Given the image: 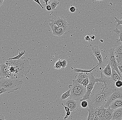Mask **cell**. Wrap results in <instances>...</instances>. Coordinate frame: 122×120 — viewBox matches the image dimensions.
Instances as JSON below:
<instances>
[{
    "label": "cell",
    "instance_id": "21",
    "mask_svg": "<svg viewBox=\"0 0 122 120\" xmlns=\"http://www.w3.org/2000/svg\"><path fill=\"white\" fill-rule=\"evenodd\" d=\"M99 66L98 64L94 68H93L92 69H90V70H85V69H81L79 68H75L74 69L73 71L74 72H77V73H85L88 74L89 73H91L93 70H94L95 69L96 67Z\"/></svg>",
    "mask_w": 122,
    "mask_h": 120
},
{
    "label": "cell",
    "instance_id": "10",
    "mask_svg": "<svg viewBox=\"0 0 122 120\" xmlns=\"http://www.w3.org/2000/svg\"><path fill=\"white\" fill-rule=\"evenodd\" d=\"M92 50L93 53L98 61V65L101 68H103L104 64L101 54V51L98 46H95L92 47Z\"/></svg>",
    "mask_w": 122,
    "mask_h": 120
},
{
    "label": "cell",
    "instance_id": "41",
    "mask_svg": "<svg viewBox=\"0 0 122 120\" xmlns=\"http://www.w3.org/2000/svg\"><path fill=\"white\" fill-rule=\"evenodd\" d=\"M43 0L44 3L46 4V6H47L48 5V4H47V2H48V1H49L50 0Z\"/></svg>",
    "mask_w": 122,
    "mask_h": 120
},
{
    "label": "cell",
    "instance_id": "2",
    "mask_svg": "<svg viewBox=\"0 0 122 120\" xmlns=\"http://www.w3.org/2000/svg\"><path fill=\"white\" fill-rule=\"evenodd\" d=\"M5 64L9 67L14 79H20L24 77L31 69L30 62L25 57H22L19 60H8Z\"/></svg>",
    "mask_w": 122,
    "mask_h": 120
},
{
    "label": "cell",
    "instance_id": "32",
    "mask_svg": "<svg viewBox=\"0 0 122 120\" xmlns=\"http://www.w3.org/2000/svg\"><path fill=\"white\" fill-rule=\"evenodd\" d=\"M114 19L115 20V23H117V25H116V28H118V27L120 25H122V20H119L116 17H114Z\"/></svg>",
    "mask_w": 122,
    "mask_h": 120
},
{
    "label": "cell",
    "instance_id": "5",
    "mask_svg": "<svg viewBox=\"0 0 122 120\" xmlns=\"http://www.w3.org/2000/svg\"><path fill=\"white\" fill-rule=\"evenodd\" d=\"M87 74L88 76L90 82L88 86L87 87V92L83 96V98L80 100V101L81 102L84 100H88L90 99L91 93L96 83L100 82L101 81L100 78H95L94 76L92 73H89Z\"/></svg>",
    "mask_w": 122,
    "mask_h": 120
},
{
    "label": "cell",
    "instance_id": "38",
    "mask_svg": "<svg viewBox=\"0 0 122 120\" xmlns=\"http://www.w3.org/2000/svg\"><path fill=\"white\" fill-rule=\"evenodd\" d=\"M46 9L47 11H51L52 10V7L50 5H47L46 7Z\"/></svg>",
    "mask_w": 122,
    "mask_h": 120
},
{
    "label": "cell",
    "instance_id": "31",
    "mask_svg": "<svg viewBox=\"0 0 122 120\" xmlns=\"http://www.w3.org/2000/svg\"><path fill=\"white\" fill-rule=\"evenodd\" d=\"M67 60L65 59V60H63V61H61V65L62 66V69H65L66 67L67 66Z\"/></svg>",
    "mask_w": 122,
    "mask_h": 120
},
{
    "label": "cell",
    "instance_id": "36",
    "mask_svg": "<svg viewBox=\"0 0 122 120\" xmlns=\"http://www.w3.org/2000/svg\"><path fill=\"white\" fill-rule=\"evenodd\" d=\"M61 104H62V106H63V107L64 108H65V110L66 112L70 111V109H69V108L68 107L65 106V105H64V104H63V103H62ZM70 112H71V111H70Z\"/></svg>",
    "mask_w": 122,
    "mask_h": 120
},
{
    "label": "cell",
    "instance_id": "18",
    "mask_svg": "<svg viewBox=\"0 0 122 120\" xmlns=\"http://www.w3.org/2000/svg\"><path fill=\"white\" fill-rule=\"evenodd\" d=\"M114 110L111 109V108L109 106L106 109L105 111V116H104V119L105 120H111L113 116Z\"/></svg>",
    "mask_w": 122,
    "mask_h": 120
},
{
    "label": "cell",
    "instance_id": "44",
    "mask_svg": "<svg viewBox=\"0 0 122 120\" xmlns=\"http://www.w3.org/2000/svg\"><path fill=\"white\" fill-rule=\"evenodd\" d=\"M100 41L101 42H103L104 41L103 40H102V39H101V40H100Z\"/></svg>",
    "mask_w": 122,
    "mask_h": 120
},
{
    "label": "cell",
    "instance_id": "29",
    "mask_svg": "<svg viewBox=\"0 0 122 120\" xmlns=\"http://www.w3.org/2000/svg\"><path fill=\"white\" fill-rule=\"evenodd\" d=\"M81 106L83 108H85L88 106V101L86 100H84L81 102Z\"/></svg>",
    "mask_w": 122,
    "mask_h": 120
},
{
    "label": "cell",
    "instance_id": "8",
    "mask_svg": "<svg viewBox=\"0 0 122 120\" xmlns=\"http://www.w3.org/2000/svg\"><path fill=\"white\" fill-rule=\"evenodd\" d=\"M51 22L49 24V25H56L58 27L64 28L66 31L67 30L68 28V23L66 20L64 18L60 17H55L50 20Z\"/></svg>",
    "mask_w": 122,
    "mask_h": 120
},
{
    "label": "cell",
    "instance_id": "42",
    "mask_svg": "<svg viewBox=\"0 0 122 120\" xmlns=\"http://www.w3.org/2000/svg\"><path fill=\"white\" fill-rule=\"evenodd\" d=\"M91 39V40H93L95 39V37L94 35H92V36H90Z\"/></svg>",
    "mask_w": 122,
    "mask_h": 120
},
{
    "label": "cell",
    "instance_id": "40",
    "mask_svg": "<svg viewBox=\"0 0 122 120\" xmlns=\"http://www.w3.org/2000/svg\"><path fill=\"white\" fill-rule=\"evenodd\" d=\"M0 120H5V119L4 116L3 115H0Z\"/></svg>",
    "mask_w": 122,
    "mask_h": 120
},
{
    "label": "cell",
    "instance_id": "13",
    "mask_svg": "<svg viewBox=\"0 0 122 120\" xmlns=\"http://www.w3.org/2000/svg\"><path fill=\"white\" fill-rule=\"evenodd\" d=\"M114 54L118 63L122 61V44L114 49Z\"/></svg>",
    "mask_w": 122,
    "mask_h": 120
},
{
    "label": "cell",
    "instance_id": "39",
    "mask_svg": "<svg viewBox=\"0 0 122 120\" xmlns=\"http://www.w3.org/2000/svg\"><path fill=\"white\" fill-rule=\"evenodd\" d=\"M85 40H86V41L90 42V41L91 40V39L90 37L88 36H85Z\"/></svg>",
    "mask_w": 122,
    "mask_h": 120
},
{
    "label": "cell",
    "instance_id": "7",
    "mask_svg": "<svg viewBox=\"0 0 122 120\" xmlns=\"http://www.w3.org/2000/svg\"><path fill=\"white\" fill-rule=\"evenodd\" d=\"M122 99V88H116L115 91L109 97L106 103L104 105L106 109H107L111 103L116 99Z\"/></svg>",
    "mask_w": 122,
    "mask_h": 120
},
{
    "label": "cell",
    "instance_id": "30",
    "mask_svg": "<svg viewBox=\"0 0 122 120\" xmlns=\"http://www.w3.org/2000/svg\"><path fill=\"white\" fill-rule=\"evenodd\" d=\"M115 87L117 88H121L122 87V81L119 80L116 81L115 83Z\"/></svg>",
    "mask_w": 122,
    "mask_h": 120
},
{
    "label": "cell",
    "instance_id": "4",
    "mask_svg": "<svg viewBox=\"0 0 122 120\" xmlns=\"http://www.w3.org/2000/svg\"><path fill=\"white\" fill-rule=\"evenodd\" d=\"M73 84L69 85V88L71 90V96L69 98L77 101H80L83 98L87 92V88L79 83L76 80H73Z\"/></svg>",
    "mask_w": 122,
    "mask_h": 120
},
{
    "label": "cell",
    "instance_id": "15",
    "mask_svg": "<svg viewBox=\"0 0 122 120\" xmlns=\"http://www.w3.org/2000/svg\"><path fill=\"white\" fill-rule=\"evenodd\" d=\"M95 109L99 120H105L104 116L106 109L104 106L103 105Z\"/></svg>",
    "mask_w": 122,
    "mask_h": 120
},
{
    "label": "cell",
    "instance_id": "11",
    "mask_svg": "<svg viewBox=\"0 0 122 120\" xmlns=\"http://www.w3.org/2000/svg\"><path fill=\"white\" fill-rule=\"evenodd\" d=\"M77 101L69 97L65 100L63 104L65 106L69 108L71 112H74L78 108L79 104Z\"/></svg>",
    "mask_w": 122,
    "mask_h": 120
},
{
    "label": "cell",
    "instance_id": "47",
    "mask_svg": "<svg viewBox=\"0 0 122 120\" xmlns=\"http://www.w3.org/2000/svg\"></svg>",
    "mask_w": 122,
    "mask_h": 120
},
{
    "label": "cell",
    "instance_id": "45",
    "mask_svg": "<svg viewBox=\"0 0 122 120\" xmlns=\"http://www.w3.org/2000/svg\"><path fill=\"white\" fill-rule=\"evenodd\" d=\"M95 1H101V0H94Z\"/></svg>",
    "mask_w": 122,
    "mask_h": 120
},
{
    "label": "cell",
    "instance_id": "25",
    "mask_svg": "<svg viewBox=\"0 0 122 120\" xmlns=\"http://www.w3.org/2000/svg\"><path fill=\"white\" fill-rule=\"evenodd\" d=\"M60 2L57 0H53L51 3H50V5L52 7V10H55L56 7L59 4Z\"/></svg>",
    "mask_w": 122,
    "mask_h": 120
},
{
    "label": "cell",
    "instance_id": "3",
    "mask_svg": "<svg viewBox=\"0 0 122 120\" xmlns=\"http://www.w3.org/2000/svg\"><path fill=\"white\" fill-rule=\"evenodd\" d=\"M23 81L20 79L0 78V94L10 93L20 89Z\"/></svg>",
    "mask_w": 122,
    "mask_h": 120
},
{
    "label": "cell",
    "instance_id": "12",
    "mask_svg": "<svg viewBox=\"0 0 122 120\" xmlns=\"http://www.w3.org/2000/svg\"><path fill=\"white\" fill-rule=\"evenodd\" d=\"M49 25L50 26L51 29L52 33L55 36H60L64 34L65 32L66 31L64 28L58 27L57 25Z\"/></svg>",
    "mask_w": 122,
    "mask_h": 120
},
{
    "label": "cell",
    "instance_id": "35",
    "mask_svg": "<svg viewBox=\"0 0 122 120\" xmlns=\"http://www.w3.org/2000/svg\"><path fill=\"white\" fill-rule=\"evenodd\" d=\"M76 9L75 7L73 6H71L69 8V11L70 12L72 13H74L76 11Z\"/></svg>",
    "mask_w": 122,
    "mask_h": 120
},
{
    "label": "cell",
    "instance_id": "24",
    "mask_svg": "<svg viewBox=\"0 0 122 120\" xmlns=\"http://www.w3.org/2000/svg\"><path fill=\"white\" fill-rule=\"evenodd\" d=\"M26 53V51L24 50V51H22V52H20L18 54V55L15 57H13L11 58H9L8 60H19L20 58L23 57V55H24Z\"/></svg>",
    "mask_w": 122,
    "mask_h": 120
},
{
    "label": "cell",
    "instance_id": "26",
    "mask_svg": "<svg viewBox=\"0 0 122 120\" xmlns=\"http://www.w3.org/2000/svg\"><path fill=\"white\" fill-rule=\"evenodd\" d=\"M114 32L115 33H117L118 35L119 38V40L117 41V43L119 42H122V31L119 30L118 28H116V29L114 30Z\"/></svg>",
    "mask_w": 122,
    "mask_h": 120
},
{
    "label": "cell",
    "instance_id": "34",
    "mask_svg": "<svg viewBox=\"0 0 122 120\" xmlns=\"http://www.w3.org/2000/svg\"><path fill=\"white\" fill-rule=\"evenodd\" d=\"M71 114V112H70V111L66 112V115L64 117V120H67L68 117L70 116Z\"/></svg>",
    "mask_w": 122,
    "mask_h": 120
},
{
    "label": "cell",
    "instance_id": "17",
    "mask_svg": "<svg viewBox=\"0 0 122 120\" xmlns=\"http://www.w3.org/2000/svg\"><path fill=\"white\" fill-rule=\"evenodd\" d=\"M109 107L114 110L122 108V99H117L114 100L111 103Z\"/></svg>",
    "mask_w": 122,
    "mask_h": 120
},
{
    "label": "cell",
    "instance_id": "19",
    "mask_svg": "<svg viewBox=\"0 0 122 120\" xmlns=\"http://www.w3.org/2000/svg\"><path fill=\"white\" fill-rule=\"evenodd\" d=\"M102 72L103 74L106 76L110 77L112 73V69L109 64H108L106 65V67L102 70Z\"/></svg>",
    "mask_w": 122,
    "mask_h": 120
},
{
    "label": "cell",
    "instance_id": "20",
    "mask_svg": "<svg viewBox=\"0 0 122 120\" xmlns=\"http://www.w3.org/2000/svg\"><path fill=\"white\" fill-rule=\"evenodd\" d=\"M110 78L115 83L116 81L121 80L122 77L115 70L112 69V73Z\"/></svg>",
    "mask_w": 122,
    "mask_h": 120
},
{
    "label": "cell",
    "instance_id": "14",
    "mask_svg": "<svg viewBox=\"0 0 122 120\" xmlns=\"http://www.w3.org/2000/svg\"><path fill=\"white\" fill-rule=\"evenodd\" d=\"M87 111L88 116L87 120H99L95 108H89Z\"/></svg>",
    "mask_w": 122,
    "mask_h": 120
},
{
    "label": "cell",
    "instance_id": "6",
    "mask_svg": "<svg viewBox=\"0 0 122 120\" xmlns=\"http://www.w3.org/2000/svg\"><path fill=\"white\" fill-rule=\"evenodd\" d=\"M108 64H110L112 69L115 70L119 75L122 77V75L120 73L118 68V63L115 58L114 54V49L111 48L109 52V56L108 58Z\"/></svg>",
    "mask_w": 122,
    "mask_h": 120
},
{
    "label": "cell",
    "instance_id": "28",
    "mask_svg": "<svg viewBox=\"0 0 122 120\" xmlns=\"http://www.w3.org/2000/svg\"><path fill=\"white\" fill-rule=\"evenodd\" d=\"M89 82H90V80H89V78H86L83 80L80 84L82 85L84 87L87 88L89 84Z\"/></svg>",
    "mask_w": 122,
    "mask_h": 120
},
{
    "label": "cell",
    "instance_id": "22",
    "mask_svg": "<svg viewBox=\"0 0 122 120\" xmlns=\"http://www.w3.org/2000/svg\"><path fill=\"white\" fill-rule=\"evenodd\" d=\"M87 78H88V76L87 74L84 73H80L76 80L80 84L83 80Z\"/></svg>",
    "mask_w": 122,
    "mask_h": 120
},
{
    "label": "cell",
    "instance_id": "23",
    "mask_svg": "<svg viewBox=\"0 0 122 120\" xmlns=\"http://www.w3.org/2000/svg\"><path fill=\"white\" fill-rule=\"evenodd\" d=\"M71 89H69L67 91L63 93L61 96V100H65L69 98L71 96Z\"/></svg>",
    "mask_w": 122,
    "mask_h": 120
},
{
    "label": "cell",
    "instance_id": "27",
    "mask_svg": "<svg viewBox=\"0 0 122 120\" xmlns=\"http://www.w3.org/2000/svg\"><path fill=\"white\" fill-rule=\"evenodd\" d=\"M61 60H59L58 61L55 63L54 68L57 69H62V66L61 65Z\"/></svg>",
    "mask_w": 122,
    "mask_h": 120
},
{
    "label": "cell",
    "instance_id": "37",
    "mask_svg": "<svg viewBox=\"0 0 122 120\" xmlns=\"http://www.w3.org/2000/svg\"><path fill=\"white\" fill-rule=\"evenodd\" d=\"M35 2L37 3V4H39L40 6H41V7L42 8V9L44 8V7L42 6V5L41 4L40 2V0H33Z\"/></svg>",
    "mask_w": 122,
    "mask_h": 120
},
{
    "label": "cell",
    "instance_id": "33",
    "mask_svg": "<svg viewBox=\"0 0 122 120\" xmlns=\"http://www.w3.org/2000/svg\"><path fill=\"white\" fill-rule=\"evenodd\" d=\"M118 68L119 71L120 73L122 75V61L118 64Z\"/></svg>",
    "mask_w": 122,
    "mask_h": 120
},
{
    "label": "cell",
    "instance_id": "1",
    "mask_svg": "<svg viewBox=\"0 0 122 120\" xmlns=\"http://www.w3.org/2000/svg\"><path fill=\"white\" fill-rule=\"evenodd\" d=\"M101 77L102 82L96 83L90 99L87 100L89 108H96L104 106L110 95L116 89L115 82L110 77L106 76L102 71Z\"/></svg>",
    "mask_w": 122,
    "mask_h": 120
},
{
    "label": "cell",
    "instance_id": "43",
    "mask_svg": "<svg viewBox=\"0 0 122 120\" xmlns=\"http://www.w3.org/2000/svg\"><path fill=\"white\" fill-rule=\"evenodd\" d=\"M4 0H0V6H1L3 5Z\"/></svg>",
    "mask_w": 122,
    "mask_h": 120
},
{
    "label": "cell",
    "instance_id": "46",
    "mask_svg": "<svg viewBox=\"0 0 122 120\" xmlns=\"http://www.w3.org/2000/svg\"></svg>",
    "mask_w": 122,
    "mask_h": 120
},
{
    "label": "cell",
    "instance_id": "16",
    "mask_svg": "<svg viewBox=\"0 0 122 120\" xmlns=\"http://www.w3.org/2000/svg\"><path fill=\"white\" fill-rule=\"evenodd\" d=\"M111 120H122V108L114 110L112 118Z\"/></svg>",
    "mask_w": 122,
    "mask_h": 120
},
{
    "label": "cell",
    "instance_id": "9",
    "mask_svg": "<svg viewBox=\"0 0 122 120\" xmlns=\"http://www.w3.org/2000/svg\"><path fill=\"white\" fill-rule=\"evenodd\" d=\"M0 78L14 79L13 74L10 71L9 67L5 63L0 65Z\"/></svg>",
    "mask_w": 122,
    "mask_h": 120
}]
</instances>
